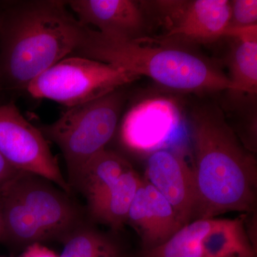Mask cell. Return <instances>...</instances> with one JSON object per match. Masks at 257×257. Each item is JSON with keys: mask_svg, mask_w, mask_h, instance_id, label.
Returning a JSON list of instances; mask_svg holds the SVG:
<instances>
[{"mask_svg": "<svg viewBox=\"0 0 257 257\" xmlns=\"http://www.w3.org/2000/svg\"><path fill=\"white\" fill-rule=\"evenodd\" d=\"M126 224L138 231L143 250L160 246L184 226L170 203L144 177L128 211Z\"/></svg>", "mask_w": 257, "mask_h": 257, "instance_id": "11", "label": "cell"}, {"mask_svg": "<svg viewBox=\"0 0 257 257\" xmlns=\"http://www.w3.org/2000/svg\"><path fill=\"white\" fill-rule=\"evenodd\" d=\"M75 56L116 66L139 78L146 76L173 90L230 89L228 75L213 61L176 42L158 37L114 40L86 27L82 45Z\"/></svg>", "mask_w": 257, "mask_h": 257, "instance_id": "3", "label": "cell"}, {"mask_svg": "<svg viewBox=\"0 0 257 257\" xmlns=\"http://www.w3.org/2000/svg\"><path fill=\"white\" fill-rule=\"evenodd\" d=\"M120 89L69 108L58 119L40 130L62 151L71 189L87 164L105 150L114 136L125 101Z\"/></svg>", "mask_w": 257, "mask_h": 257, "instance_id": "5", "label": "cell"}, {"mask_svg": "<svg viewBox=\"0 0 257 257\" xmlns=\"http://www.w3.org/2000/svg\"><path fill=\"white\" fill-rule=\"evenodd\" d=\"M0 155L17 170L40 176L71 192L46 138L13 102L0 106Z\"/></svg>", "mask_w": 257, "mask_h": 257, "instance_id": "8", "label": "cell"}, {"mask_svg": "<svg viewBox=\"0 0 257 257\" xmlns=\"http://www.w3.org/2000/svg\"><path fill=\"white\" fill-rule=\"evenodd\" d=\"M69 194L43 177L19 171L0 190L5 241L26 246L62 242L84 221Z\"/></svg>", "mask_w": 257, "mask_h": 257, "instance_id": "4", "label": "cell"}, {"mask_svg": "<svg viewBox=\"0 0 257 257\" xmlns=\"http://www.w3.org/2000/svg\"><path fill=\"white\" fill-rule=\"evenodd\" d=\"M146 179L167 199L182 224L194 220L197 191L193 167L182 155L167 149H159L149 155Z\"/></svg>", "mask_w": 257, "mask_h": 257, "instance_id": "9", "label": "cell"}, {"mask_svg": "<svg viewBox=\"0 0 257 257\" xmlns=\"http://www.w3.org/2000/svg\"><path fill=\"white\" fill-rule=\"evenodd\" d=\"M67 7L84 26L95 27L101 35L119 40L147 37L149 18L142 2L133 0H71Z\"/></svg>", "mask_w": 257, "mask_h": 257, "instance_id": "10", "label": "cell"}, {"mask_svg": "<svg viewBox=\"0 0 257 257\" xmlns=\"http://www.w3.org/2000/svg\"><path fill=\"white\" fill-rule=\"evenodd\" d=\"M0 257H1V256H0Z\"/></svg>", "mask_w": 257, "mask_h": 257, "instance_id": "22", "label": "cell"}, {"mask_svg": "<svg viewBox=\"0 0 257 257\" xmlns=\"http://www.w3.org/2000/svg\"><path fill=\"white\" fill-rule=\"evenodd\" d=\"M197 191L196 219L229 212L250 213L256 207L257 164L215 105H204L190 119Z\"/></svg>", "mask_w": 257, "mask_h": 257, "instance_id": "1", "label": "cell"}, {"mask_svg": "<svg viewBox=\"0 0 257 257\" xmlns=\"http://www.w3.org/2000/svg\"><path fill=\"white\" fill-rule=\"evenodd\" d=\"M157 100L134 108L125 118L121 139L134 151L150 154L161 149L177 124L175 108L167 101Z\"/></svg>", "mask_w": 257, "mask_h": 257, "instance_id": "12", "label": "cell"}, {"mask_svg": "<svg viewBox=\"0 0 257 257\" xmlns=\"http://www.w3.org/2000/svg\"><path fill=\"white\" fill-rule=\"evenodd\" d=\"M246 217L202 219L191 243L189 257H256Z\"/></svg>", "mask_w": 257, "mask_h": 257, "instance_id": "13", "label": "cell"}, {"mask_svg": "<svg viewBox=\"0 0 257 257\" xmlns=\"http://www.w3.org/2000/svg\"><path fill=\"white\" fill-rule=\"evenodd\" d=\"M142 179L133 168L125 172L104 197L87 207L89 216L114 232L122 229Z\"/></svg>", "mask_w": 257, "mask_h": 257, "instance_id": "16", "label": "cell"}, {"mask_svg": "<svg viewBox=\"0 0 257 257\" xmlns=\"http://www.w3.org/2000/svg\"><path fill=\"white\" fill-rule=\"evenodd\" d=\"M144 9L164 30L161 40L208 43L224 37L229 25L228 0L142 2Z\"/></svg>", "mask_w": 257, "mask_h": 257, "instance_id": "7", "label": "cell"}, {"mask_svg": "<svg viewBox=\"0 0 257 257\" xmlns=\"http://www.w3.org/2000/svg\"><path fill=\"white\" fill-rule=\"evenodd\" d=\"M86 27L65 1L18 2L0 13V84L26 90L38 76L82 45Z\"/></svg>", "mask_w": 257, "mask_h": 257, "instance_id": "2", "label": "cell"}, {"mask_svg": "<svg viewBox=\"0 0 257 257\" xmlns=\"http://www.w3.org/2000/svg\"><path fill=\"white\" fill-rule=\"evenodd\" d=\"M224 37L232 43L229 56V90L256 94L257 25L227 28Z\"/></svg>", "mask_w": 257, "mask_h": 257, "instance_id": "14", "label": "cell"}, {"mask_svg": "<svg viewBox=\"0 0 257 257\" xmlns=\"http://www.w3.org/2000/svg\"><path fill=\"white\" fill-rule=\"evenodd\" d=\"M257 25L256 0L230 1L229 28H243Z\"/></svg>", "mask_w": 257, "mask_h": 257, "instance_id": "18", "label": "cell"}, {"mask_svg": "<svg viewBox=\"0 0 257 257\" xmlns=\"http://www.w3.org/2000/svg\"><path fill=\"white\" fill-rule=\"evenodd\" d=\"M138 78L116 66L70 56L34 79L26 91L34 98L50 99L70 108L98 99Z\"/></svg>", "mask_w": 257, "mask_h": 257, "instance_id": "6", "label": "cell"}, {"mask_svg": "<svg viewBox=\"0 0 257 257\" xmlns=\"http://www.w3.org/2000/svg\"><path fill=\"white\" fill-rule=\"evenodd\" d=\"M131 169L126 159L105 149L87 164L73 187L85 197L89 207L104 197Z\"/></svg>", "mask_w": 257, "mask_h": 257, "instance_id": "15", "label": "cell"}, {"mask_svg": "<svg viewBox=\"0 0 257 257\" xmlns=\"http://www.w3.org/2000/svg\"><path fill=\"white\" fill-rule=\"evenodd\" d=\"M5 241V228L4 221H3V210L2 204L0 202V241Z\"/></svg>", "mask_w": 257, "mask_h": 257, "instance_id": "21", "label": "cell"}, {"mask_svg": "<svg viewBox=\"0 0 257 257\" xmlns=\"http://www.w3.org/2000/svg\"><path fill=\"white\" fill-rule=\"evenodd\" d=\"M18 172L0 155V190Z\"/></svg>", "mask_w": 257, "mask_h": 257, "instance_id": "20", "label": "cell"}, {"mask_svg": "<svg viewBox=\"0 0 257 257\" xmlns=\"http://www.w3.org/2000/svg\"><path fill=\"white\" fill-rule=\"evenodd\" d=\"M20 257H60L55 252L44 246L42 243H34L26 246Z\"/></svg>", "mask_w": 257, "mask_h": 257, "instance_id": "19", "label": "cell"}, {"mask_svg": "<svg viewBox=\"0 0 257 257\" xmlns=\"http://www.w3.org/2000/svg\"><path fill=\"white\" fill-rule=\"evenodd\" d=\"M60 257H125L121 243L114 236L103 232L85 221L62 241Z\"/></svg>", "mask_w": 257, "mask_h": 257, "instance_id": "17", "label": "cell"}]
</instances>
